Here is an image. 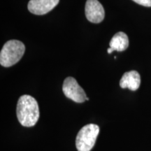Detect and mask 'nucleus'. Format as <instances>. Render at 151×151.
I'll list each match as a JSON object with an SVG mask.
<instances>
[{
	"mask_svg": "<svg viewBox=\"0 0 151 151\" xmlns=\"http://www.w3.org/2000/svg\"><path fill=\"white\" fill-rule=\"evenodd\" d=\"M17 118L24 127H33L39 118V108L35 98L24 94L19 98L16 108Z\"/></svg>",
	"mask_w": 151,
	"mask_h": 151,
	"instance_id": "obj_1",
	"label": "nucleus"
},
{
	"mask_svg": "<svg viewBox=\"0 0 151 151\" xmlns=\"http://www.w3.org/2000/svg\"><path fill=\"white\" fill-rule=\"evenodd\" d=\"M25 51L23 43L18 40H10L4 45L0 52V64L9 67L20 61Z\"/></svg>",
	"mask_w": 151,
	"mask_h": 151,
	"instance_id": "obj_2",
	"label": "nucleus"
},
{
	"mask_svg": "<svg viewBox=\"0 0 151 151\" xmlns=\"http://www.w3.org/2000/svg\"><path fill=\"white\" fill-rule=\"evenodd\" d=\"M99 127L95 124H89L80 129L76 139L78 151H90L95 144L99 135Z\"/></svg>",
	"mask_w": 151,
	"mask_h": 151,
	"instance_id": "obj_3",
	"label": "nucleus"
},
{
	"mask_svg": "<svg viewBox=\"0 0 151 151\" xmlns=\"http://www.w3.org/2000/svg\"><path fill=\"white\" fill-rule=\"evenodd\" d=\"M62 90L66 97L76 103H83L87 99L86 92L73 77H67L64 81Z\"/></svg>",
	"mask_w": 151,
	"mask_h": 151,
	"instance_id": "obj_4",
	"label": "nucleus"
},
{
	"mask_svg": "<svg viewBox=\"0 0 151 151\" xmlns=\"http://www.w3.org/2000/svg\"><path fill=\"white\" fill-rule=\"evenodd\" d=\"M85 10L87 19L92 23H99L104 19V9L97 0H87Z\"/></svg>",
	"mask_w": 151,
	"mask_h": 151,
	"instance_id": "obj_5",
	"label": "nucleus"
},
{
	"mask_svg": "<svg viewBox=\"0 0 151 151\" xmlns=\"http://www.w3.org/2000/svg\"><path fill=\"white\" fill-rule=\"evenodd\" d=\"M60 0H30L27 9L30 13L35 15H44L52 11Z\"/></svg>",
	"mask_w": 151,
	"mask_h": 151,
	"instance_id": "obj_6",
	"label": "nucleus"
},
{
	"mask_svg": "<svg viewBox=\"0 0 151 151\" xmlns=\"http://www.w3.org/2000/svg\"><path fill=\"white\" fill-rule=\"evenodd\" d=\"M141 84L140 74L137 71H130L125 72L120 81V86L122 88H128L132 91L139 89Z\"/></svg>",
	"mask_w": 151,
	"mask_h": 151,
	"instance_id": "obj_7",
	"label": "nucleus"
},
{
	"mask_svg": "<svg viewBox=\"0 0 151 151\" xmlns=\"http://www.w3.org/2000/svg\"><path fill=\"white\" fill-rule=\"evenodd\" d=\"M110 48L116 51H124L129 46V39L127 35L122 32H119L113 36L109 43Z\"/></svg>",
	"mask_w": 151,
	"mask_h": 151,
	"instance_id": "obj_8",
	"label": "nucleus"
},
{
	"mask_svg": "<svg viewBox=\"0 0 151 151\" xmlns=\"http://www.w3.org/2000/svg\"><path fill=\"white\" fill-rule=\"evenodd\" d=\"M138 4L146 7H151V0H132Z\"/></svg>",
	"mask_w": 151,
	"mask_h": 151,
	"instance_id": "obj_9",
	"label": "nucleus"
}]
</instances>
